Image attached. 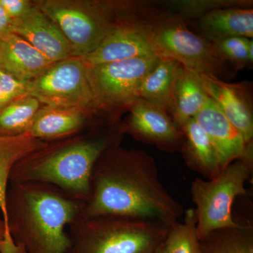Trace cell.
Listing matches in <instances>:
<instances>
[{
  "instance_id": "31",
  "label": "cell",
  "mask_w": 253,
  "mask_h": 253,
  "mask_svg": "<svg viewBox=\"0 0 253 253\" xmlns=\"http://www.w3.org/2000/svg\"><path fill=\"white\" fill-rule=\"evenodd\" d=\"M253 42L252 40H251V41H250V44H249V57L250 59H251V62L253 63Z\"/></svg>"
},
{
  "instance_id": "14",
  "label": "cell",
  "mask_w": 253,
  "mask_h": 253,
  "mask_svg": "<svg viewBox=\"0 0 253 253\" xmlns=\"http://www.w3.org/2000/svg\"><path fill=\"white\" fill-rule=\"evenodd\" d=\"M11 32L26 40L52 63L73 57L62 32L34 3L26 14L11 21Z\"/></svg>"
},
{
  "instance_id": "22",
  "label": "cell",
  "mask_w": 253,
  "mask_h": 253,
  "mask_svg": "<svg viewBox=\"0 0 253 253\" xmlns=\"http://www.w3.org/2000/svg\"><path fill=\"white\" fill-rule=\"evenodd\" d=\"M201 253H253V227L249 221L212 231L199 241Z\"/></svg>"
},
{
  "instance_id": "29",
  "label": "cell",
  "mask_w": 253,
  "mask_h": 253,
  "mask_svg": "<svg viewBox=\"0 0 253 253\" xmlns=\"http://www.w3.org/2000/svg\"><path fill=\"white\" fill-rule=\"evenodd\" d=\"M13 242H14V240L10 235L9 229L6 226L0 209V252L2 251L6 244Z\"/></svg>"
},
{
  "instance_id": "13",
  "label": "cell",
  "mask_w": 253,
  "mask_h": 253,
  "mask_svg": "<svg viewBox=\"0 0 253 253\" xmlns=\"http://www.w3.org/2000/svg\"><path fill=\"white\" fill-rule=\"evenodd\" d=\"M194 118L212 141L221 169L238 160L253 161V145L246 144L242 134L212 99Z\"/></svg>"
},
{
  "instance_id": "9",
  "label": "cell",
  "mask_w": 253,
  "mask_h": 253,
  "mask_svg": "<svg viewBox=\"0 0 253 253\" xmlns=\"http://www.w3.org/2000/svg\"><path fill=\"white\" fill-rule=\"evenodd\" d=\"M25 83L27 95L41 104L73 108L88 113L97 110L88 81L86 65L79 58L71 57L53 63L38 78Z\"/></svg>"
},
{
  "instance_id": "10",
  "label": "cell",
  "mask_w": 253,
  "mask_h": 253,
  "mask_svg": "<svg viewBox=\"0 0 253 253\" xmlns=\"http://www.w3.org/2000/svg\"><path fill=\"white\" fill-rule=\"evenodd\" d=\"M155 17L131 18L118 23L96 49L79 59L94 66L158 55L152 40Z\"/></svg>"
},
{
  "instance_id": "32",
  "label": "cell",
  "mask_w": 253,
  "mask_h": 253,
  "mask_svg": "<svg viewBox=\"0 0 253 253\" xmlns=\"http://www.w3.org/2000/svg\"><path fill=\"white\" fill-rule=\"evenodd\" d=\"M154 253H164V251H163V243L158 248Z\"/></svg>"
},
{
  "instance_id": "28",
  "label": "cell",
  "mask_w": 253,
  "mask_h": 253,
  "mask_svg": "<svg viewBox=\"0 0 253 253\" xmlns=\"http://www.w3.org/2000/svg\"><path fill=\"white\" fill-rule=\"evenodd\" d=\"M0 4L12 21L26 14L33 3L28 0H0Z\"/></svg>"
},
{
  "instance_id": "30",
  "label": "cell",
  "mask_w": 253,
  "mask_h": 253,
  "mask_svg": "<svg viewBox=\"0 0 253 253\" xmlns=\"http://www.w3.org/2000/svg\"><path fill=\"white\" fill-rule=\"evenodd\" d=\"M11 21L0 4V38L11 32Z\"/></svg>"
},
{
  "instance_id": "5",
  "label": "cell",
  "mask_w": 253,
  "mask_h": 253,
  "mask_svg": "<svg viewBox=\"0 0 253 253\" xmlns=\"http://www.w3.org/2000/svg\"><path fill=\"white\" fill-rule=\"evenodd\" d=\"M34 4L57 25L71 46L73 57L92 52L125 21L120 7L105 1L40 0Z\"/></svg>"
},
{
  "instance_id": "4",
  "label": "cell",
  "mask_w": 253,
  "mask_h": 253,
  "mask_svg": "<svg viewBox=\"0 0 253 253\" xmlns=\"http://www.w3.org/2000/svg\"><path fill=\"white\" fill-rule=\"evenodd\" d=\"M68 228L66 253H154L169 229L158 221L111 214L79 217Z\"/></svg>"
},
{
  "instance_id": "16",
  "label": "cell",
  "mask_w": 253,
  "mask_h": 253,
  "mask_svg": "<svg viewBox=\"0 0 253 253\" xmlns=\"http://www.w3.org/2000/svg\"><path fill=\"white\" fill-rule=\"evenodd\" d=\"M185 23L190 30L211 42L231 37L253 38V7L214 10Z\"/></svg>"
},
{
  "instance_id": "11",
  "label": "cell",
  "mask_w": 253,
  "mask_h": 253,
  "mask_svg": "<svg viewBox=\"0 0 253 253\" xmlns=\"http://www.w3.org/2000/svg\"><path fill=\"white\" fill-rule=\"evenodd\" d=\"M129 110L126 122L120 126L123 133L166 152L181 151L184 134L164 108L139 99Z\"/></svg>"
},
{
  "instance_id": "2",
  "label": "cell",
  "mask_w": 253,
  "mask_h": 253,
  "mask_svg": "<svg viewBox=\"0 0 253 253\" xmlns=\"http://www.w3.org/2000/svg\"><path fill=\"white\" fill-rule=\"evenodd\" d=\"M84 203L44 183L9 182L6 212L10 235L26 253H66V229Z\"/></svg>"
},
{
  "instance_id": "1",
  "label": "cell",
  "mask_w": 253,
  "mask_h": 253,
  "mask_svg": "<svg viewBox=\"0 0 253 253\" xmlns=\"http://www.w3.org/2000/svg\"><path fill=\"white\" fill-rule=\"evenodd\" d=\"M184 211L161 182L154 158L144 150L125 149L118 142L95 163L89 197L79 217L126 216L171 227Z\"/></svg>"
},
{
  "instance_id": "3",
  "label": "cell",
  "mask_w": 253,
  "mask_h": 253,
  "mask_svg": "<svg viewBox=\"0 0 253 253\" xmlns=\"http://www.w3.org/2000/svg\"><path fill=\"white\" fill-rule=\"evenodd\" d=\"M121 128L104 135L64 138L47 144L20 160L10 173L9 182L54 185L85 203L91 171L101 154L120 142Z\"/></svg>"
},
{
  "instance_id": "8",
  "label": "cell",
  "mask_w": 253,
  "mask_h": 253,
  "mask_svg": "<svg viewBox=\"0 0 253 253\" xmlns=\"http://www.w3.org/2000/svg\"><path fill=\"white\" fill-rule=\"evenodd\" d=\"M158 59L159 56L154 55L94 66L85 64L97 109H130L139 99L141 82Z\"/></svg>"
},
{
  "instance_id": "12",
  "label": "cell",
  "mask_w": 253,
  "mask_h": 253,
  "mask_svg": "<svg viewBox=\"0 0 253 253\" xmlns=\"http://www.w3.org/2000/svg\"><path fill=\"white\" fill-rule=\"evenodd\" d=\"M194 73L210 99L242 134L246 144L253 145V105L251 84L247 82L228 83L212 75Z\"/></svg>"
},
{
  "instance_id": "21",
  "label": "cell",
  "mask_w": 253,
  "mask_h": 253,
  "mask_svg": "<svg viewBox=\"0 0 253 253\" xmlns=\"http://www.w3.org/2000/svg\"><path fill=\"white\" fill-rule=\"evenodd\" d=\"M44 144V141L35 139L28 134L12 137L0 136V209L7 227L6 196L11 169L20 160Z\"/></svg>"
},
{
  "instance_id": "26",
  "label": "cell",
  "mask_w": 253,
  "mask_h": 253,
  "mask_svg": "<svg viewBox=\"0 0 253 253\" xmlns=\"http://www.w3.org/2000/svg\"><path fill=\"white\" fill-rule=\"evenodd\" d=\"M251 40L244 37H231L212 42L221 55L236 71L252 63L249 57Z\"/></svg>"
},
{
  "instance_id": "17",
  "label": "cell",
  "mask_w": 253,
  "mask_h": 253,
  "mask_svg": "<svg viewBox=\"0 0 253 253\" xmlns=\"http://www.w3.org/2000/svg\"><path fill=\"white\" fill-rule=\"evenodd\" d=\"M87 123V113L73 108H40L28 134L41 141H56L75 135Z\"/></svg>"
},
{
  "instance_id": "27",
  "label": "cell",
  "mask_w": 253,
  "mask_h": 253,
  "mask_svg": "<svg viewBox=\"0 0 253 253\" xmlns=\"http://www.w3.org/2000/svg\"><path fill=\"white\" fill-rule=\"evenodd\" d=\"M26 95L27 90L24 83L0 70V109Z\"/></svg>"
},
{
  "instance_id": "25",
  "label": "cell",
  "mask_w": 253,
  "mask_h": 253,
  "mask_svg": "<svg viewBox=\"0 0 253 253\" xmlns=\"http://www.w3.org/2000/svg\"><path fill=\"white\" fill-rule=\"evenodd\" d=\"M182 222L169 227L163 242L164 253H201L196 232V217L194 208L184 211Z\"/></svg>"
},
{
  "instance_id": "7",
  "label": "cell",
  "mask_w": 253,
  "mask_h": 253,
  "mask_svg": "<svg viewBox=\"0 0 253 253\" xmlns=\"http://www.w3.org/2000/svg\"><path fill=\"white\" fill-rule=\"evenodd\" d=\"M156 54L175 60L195 73H207L223 80L235 77L237 71L212 42L196 34L185 21L163 14L151 23Z\"/></svg>"
},
{
  "instance_id": "18",
  "label": "cell",
  "mask_w": 253,
  "mask_h": 253,
  "mask_svg": "<svg viewBox=\"0 0 253 253\" xmlns=\"http://www.w3.org/2000/svg\"><path fill=\"white\" fill-rule=\"evenodd\" d=\"M184 143L181 152L188 167L207 180L221 172L220 165L212 141L195 118L181 126Z\"/></svg>"
},
{
  "instance_id": "24",
  "label": "cell",
  "mask_w": 253,
  "mask_h": 253,
  "mask_svg": "<svg viewBox=\"0 0 253 253\" xmlns=\"http://www.w3.org/2000/svg\"><path fill=\"white\" fill-rule=\"evenodd\" d=\"M168 16L188 21L214 10L230 7H252V0H163L154 1Z\"/></svg>"
},
{
  "instance_id": "6",
  "label": "cell",
  "mask_w": 253,
  "mask_h": 253,
  "mask_svg": "<svg viewBox=\"0 0 253 253\" xmlns=\"http://www.w3.org/2000/svg\"><path fill=\"white\" fill-rule=\"evenodd\" d=\"M253 161L238 160L226 166L215 177L205 180L196 177L191 195L196 217L199 241L216 229L239 225L232 214L236 198L246 196V181L253 172Z\"/></svg>"
},
{
  "instance_id": "33",
  "label": "cell",
  "mask_w": 253,
  "mask_h": 253,
  "mask_svg": "<svg viewBox=\"0 0 253 253\" xmlns=\"http://www.w3.org/2000/svg\"><path fill=\"white\" fill-rule=\"evenodd\" d=\"M26 253V252H25V250L24 249H22V250H21V251H20V253Z\"/></svg>"
},
{
  "instance_id": "20",
  "label": "cell",
  "mask_w": 253,
  "mask_h": 253,
  "mask_svg": "<svg viewBox=\"0 0 253 253\" xmlns=\"http://www.w3.org/2000/svg\"><path fill=\"white\" fill-rule=\"evenodd\" d=\"M181 66L175 60L159 56L158 62L141 82L139 99L159 105L170 115L173 89Z\"/></svg>"
},
{
  "instance_id": "19",
  "label": "cell",
  "mask_w": 253,
  "mask_h": 253,
  "mask_svg": "<svg viewBox=\"0 0 253 253\" xmlns=\"http://www.w3.org/2000/svg\"><path fill=\"white\" fill-rule=\"evenodd\" d=\"M210 97L196 75L181 66L172 95L170 116L179 127L197 116Z\"/></svg>"
},
{
  "instance_id": "15",
  "label": "cell",
  "mask_w": 253,
  "mask_h": 253,
  "mask_svg": "<svg viewBox=\"0 0 253 253\" xmlns=\"http://www.w3.org/2000/svg\"><path fill=\"white\" fill-rule=\"evenodd\" d=\"M49 59L12 32L0 38V70L26 83L42 74L53 64Z\"/></svg>"
},
{
  "instance_id": "23",
  "label": "cell",
  "mask_w": 253,
  "mask_h": 253,
  "mask_svg": "<svg viewBox=\"0 0 253 253\" xmlns=\"http://www.w3.org/2000/svg\"><path fill=\"white\" fill-rule=\"evenodd\" d=\"M41 102L29 95L14 100L0 109V136L28 134Z\"/></svg>"
}]
</instances>
